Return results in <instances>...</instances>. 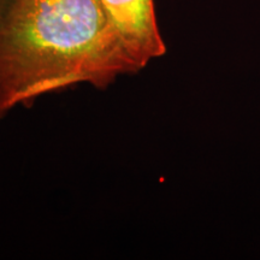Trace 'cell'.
Listing matches in <instances>:
<instances>
[{
  "instance_id": "6da1fadb",
  "label": "cell",
  "mask_w": 260,
  "mask_h": 260,
  "mask_svg": "<svg viewBox=\"0 0 260 260\" xmlns=\"http://www.w3.org/2000/svg\"><path fill=\"white\" fill-rule=\"evenodd\" d=\"M134 73L102 0H15L0 22V118L45 94Z\"/></svg>"
},
{
  "instance_id": "7a4b0ae2",
  "label": "cell",
  "mask_w": 260,
  "mask_h": 260,
  "mask_svg": "<svg viewBox=\"0 0 260 260\" xmlns=\"http://www.w3.org/2000/svg\"><path fill=\"white\" fill-rule=\"evenodd\" d=\"M107 16L136 71L164 56V40L157 24L154 0H102Z\"/></svg>"
},
{
  "instance_id": "3957f363",
  "label": "cell",
  "mask_w": 260,
  "mask_h": 260,
  "mask_svg": "<svg viewBox=\"0 0 260 260\" xmlns=\"http://www.w3.org/2000/svg\"><path fill=\"white\" fill-rule=\"evenodd\" d=\"M14 2L15 0H0V22L5 17V15L8 14V11L11 8V5L14 4Z\"/></svg>"
}]
</instances>
